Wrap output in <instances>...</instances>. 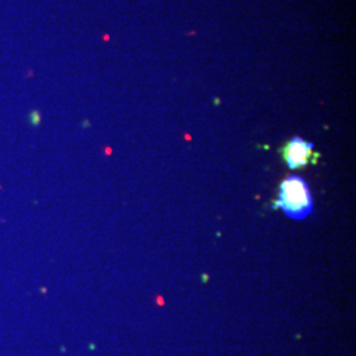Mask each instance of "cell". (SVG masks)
<instances>
[{"label": "cell", "mask_w": 356, "mask_h": 356, "mask_svg": "<svg viewBox=\"0 0 356 356\" xmlns=\"http://www.w3.org/2000/svg\"><path fill=\"white\" fill-rule=\"evenodd\" d=\"M273 207L293 220H303L313 212V197L306 181L300 175H289L278 185Z\"/></svg>", "instance_id": "6da1fadb"}, {"label": "cell", "mask_w": 356, "mask_h": 356, "mask_svg": "<svg viewBox=\"0 0 356 356\" xmlns=\"http://www.w3.org/2000/svg\"><path fill=\"white\" fill-rule=\"evenodd\" d=\"M281 156L289 169L296 170L315 162L319 155L314 152L313 143L306 141L300 136H294L281 148Z\"/></svg>", "instance_id": "7a4b0ae2"}]
</instances>
